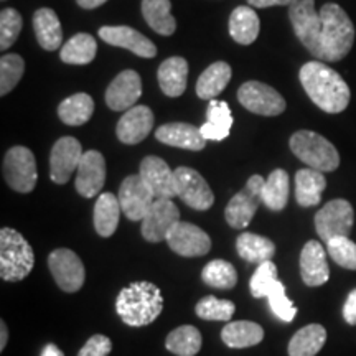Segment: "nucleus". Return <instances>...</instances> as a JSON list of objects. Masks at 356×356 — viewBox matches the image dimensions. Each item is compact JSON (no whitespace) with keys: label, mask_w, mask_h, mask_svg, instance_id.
Returning <instances> with one entry per match:
<instances>
[{"label":"nucleus","mask_w":356,"mask_h":356,"mask_svg":"<svg viewBox=\"0 0 356 356\" xmlns=\"http://www.w3.org/2000/svg\"><path fill=\"white\" fill-rule=\"evenodd\" d=\"M299 79L307 96L328 114L343 113L348 108L351 91L348 84L325 61H309L300 68Z\"/></svg>","instance_id":"obj_1"},{"label":"nucleus","mask_w":356,"mask_h":356,"mask_svg":"<svg viewBox=\"0 0 356 356\" xmlns=\"http://www.w3.org/2000/svg\"><path fill=\"white\" fill-rule=\"evenodd\" d=\"M322 32L315 58L325 63H335L348 55L355 43V25L338 3H325L320 8Z\"/></svg>","instance_id":"obj_2"},{"label":"nucleus","mask_w":356,"mask_h":356,"mask_svg":"<svg viewBox=\"0 0 356 356\" xmlns=\"http://www.w3.org/2000/svg\"><path fill=\"white\" fill-rule=\"evenodd\" d=\"M163 310V297L152 282L140 280L124 287L115 299V312L129 327H145Z\"/></svg>","instance_id":"obj_3"},{"label":"nucleus","mask_w":356,"mask_h":356,"mask_svg":"<svg viewBox=\"0 0 356 356\" xmlns=\"http://www.w3.org/2000/svg\"><path fill=\"white\" fill-rule=\"evenodd\" d=\"M35 266L33 249L19 231H0V277L7 282H20Z\"/></svg>","instance_id":"obj_4"},{"label":"nucleus","mask_w":356,"mask_h":356,"mask_svg":"<svg viewBox=\"0 0 356 356\" xmlns=\"http://www.w3.org/2000/svg\"><path fill=\"white\" fill-rule=\"evenodd\" d=\"M249 289H251V296L254 299L267 297L270 310L282 322H292L297 315L296 305L286 296V286L277 279V267L273 261L257 266L256 273L252 274L251 282H249Z\"/></svg>","instance_id":"obj_5"},{"label":"nucleus","mask_w":356,"mask_h":356,"mask_svg":"<svg viewBox=\"0 0 356 356\" xmlns=\"http://www.w3.org/2000/svg\"><path fill=\"white\" fill-rule=\"evenodd\" d=\"M289 145L292 154L314 170L333 172L340 165V154L335 145L314 131H297Z\"/></svg>","instance_id":"obj_6"},{"label":"nucleus","mask_w":356,"mask_h":356,"mask_svg":"<svg viewBox=\"0 0 356 356\" xmlns=\"http://www.w3.org/2000/svg\"><path fill=\"white\" fill-rule=\"evenodd\" d=\"M3 180L12 190L19 193H30L37 185V160L30 149L15 145L7 150L2 163Z\"/></svg>","instance_id":"obj_7"},{"label":"nucleus","mask_w":356,"mask_h":356,"mask_svg":"<svg viewBox=\"0 0 356 356\" xmlns=\"http://www.w3.org/2000/svg\"><path fill=\"white\" fill-rule=\"evenodd\" d=\"M266 180L261 175H252L244 185V188L229 200L225 210V218L228 225L234 229L248 228L254 218L257 208L262 203V188Z\"/></svg>","instance_id":"obj_8"},{"label":"nucleus","mask_w":356,"mask_h":356,"mask_svg":"<svg viewBox=\"0 0 356 356\" xmlns=\"http://www.w3.org/2000/svg\"><path fill=\"white\" fill-rule=\"evenodd\" d=\"M355 222V211L350 202L337 198L328 202L315 215V229L327 244L333 238H341L351 233Z\"/></svg>","instance_id":"obj_9"},{"label":"nucleus","mask_w":356,"mask_h":356,"mask_svg":"<svg viewBox=\"0 0 356 356\" xmlns=\"http://www.w3.org/2000/svg\"><path fill=\"white\" fill-rule=\"evenodd\" d=\"M238 101L249 113L273 118L286 111V99L270 88L269 84L261 81H246L238 89Z\"/></svg>","instance_id":"obj_10"},{"label":"nucleus","mask_w":356,"mask_h":356,"mask_svg":"<svg viewBox=\"0 0 356 356\" xmlns=\"http://www.w3.org/2000/svg\"><path fill=\"white\" fill-rule=\"evenodd\" d=\"M289 19L296 37L315 56L322 32V19L320 12L315 10V0H299L293 3L289 7Z\"/></svg>","instance_id":"obj_11"},{"label":"nucleus","mask_w":356,"mask_h":356,"mask_svg":"<svg viewBox=\"0 0 356 356\" xmlns=\"http://www.w3.org/2000/svg\"><path fill=\"white\" fill-rule=\"evenodd\" d=\"M48 267L61 291L71 293L83 287L86 270L79 256L71 249H55L48 257Z\"/></svg>","instance_id":"obj_12"},{"label":"nucleus","mask_w":356,"mask_h":356,"mask_svg":"<svg viewBox=\"0 0 356 356\" xmlns=\"http://www.w3.org/2000/svg\"><path fill=\"white\" fill-rule=\"evenodd\" d=\"M177 197L198 211L210 210L215 203V195L207 180L190 167H178L175 170Z\"/></svg>","instance_id":"obj_13"},{"label":"nucleus","mask_w":356,"mask_h":356,"mask_svg":"<svg viewBox=\"0 0 356 356\" xmlns=\"http://www.w3.org/2000/svg\"><path fill=\"white\" fill-rule=\"evenodd\" d=\"M119 203L126 218L131 221H142L152 208L155 198L154 191L147 186L140 175H129L124 178L119 188Z\"/></svg>","instance_id":"obj_14"},{"label":"nucleus","mask_w":356,"mask_h":356,"mask_svg":"<svg viewBox=\"0 0 356 356\" xmlns=\"http://www.w3.org/2000/svg\"><path fill=\"white\" fill-rule=\"evenodd\" d=\"M180 221V211L170 198H157L142 220V236L149 243L167 241L170 231Z\"/></svg>","instance_id":"obj_15"},{"label":"nucleus","mask_w":356,"mask_h":356,"mask_svg":"<svg viewBox=\"0 0 356 356\" xmlns=\"http://www.w3.org/2000/svg\"><path fill=\"white\" fill-rule=\"evenodd\" d=\"M83 159V147L74 137H61L50 154V178L58 185L68 184L73 172L78 170Z\"/></svg>","instance_id":"obj_16"},{"label":"nucleus","mask_w":356,"mask_h":356,"mask_svg":"<svg viewBox=\"0 0 356 356\" xmlns=\"http://www.w3.org/2000/svg\"><path fill=\"white\" fill-rule=\"evenodd\" d=\"M167 244L173 252L184 257H200L210 252L211 239L210 236L197 225L178 221L175 228L170 231Z\"/></svg>","instance_id":"obj_17"},{"label":"nucleus","mask_w":356,"mask_h":356,"mask_svg":"<svg viewBox=\"0 0 356 356\" xmlns=\"http://www.w3.org/2000/svg\"><path fill=\"white\" fill-rule=\"evenodd\" d=\"M142 96V79L134 70H126L113 79L106 91V104L113 111L132 109Z\"/></svg>","instance_id":"obj_18"},{"label":"nucleus","mask_w":356,"mask_h":356,"mask_svg":"<svg viewBox=\"0 0 356 356\" xmlns=\"http://www.w3.org/2000/svg\"><path fill=\"white\" fill-rule=\"evenodd\" d=\"M106 184V160L97 150H88L83 154L81 162L76 170L74 186L84 198H92L99 195Z\"/></svg>","instance_id":"obj_19"},{"label":"nucleus","mask_w":356,"mask_h":356,"mask_svg":"<svg viewBox=\"0 0 356 356\" xmlns=\"http://www.w3.org/2000/svg\"><path fill=\"white\" fill-rule=\"evenodd\" d=\"M139 175L147 186L154 191L155 198H173L177 197L175 170L168 167L163 159L149 155L142 160Z\"/></svg>","instance_id":"obj_20"},{"label":"nucleus","mask_w":356,"mask_h":356,"mask_svg":"<svg viewBox=\"0 0 356 356\" xmlns=\"http://www.w3.org/2000/svg\"><path fill=\"white\" fill-rule=\"evenodd\" d=\"M99 38L113 47L126 48L140 58H155L157 47L145 35H142L131 26H102L99 29Z\"/></svg>","instance_id":"obj_21"},{"label":"nucleus","mask_w":356,"mask_h":356,"mask_svg":"<svg viewBox=\"0 0 356 356\" xmlns=\"http://www.w3.org/2000/svg\"><path fill=\"white\" fill-rule=\"evenodd\" d=\"M154 127V114L147 106H134L124 113L119 119L115 134L118 139L126 145L139 144L152 132Z\"/></svg>","instance_id":"obj_22"},{"label":"nucleus","mask_w":356,"mask_h":356,"mask_svg":"<svg viewBox=\"0 0 356 356\" xmlns=\"http://www.w3.org/2000/svg\"><path fill=\"white\" fill-rule=\"evenodd\" d=\"M300 275L305 286L320 287L330 277L327 264V251L322 244L312 239L300 252Z\"/></svg>","instance_id":"obj_23"},{"label":"nucleus","mask_w":356,"mask_h":356,"mask_svg":"<svg viewBox=\"0 0 356 356\" xmlns=\"http://www.w3.org/2000/svg\"><path fill=\"white\" fill-rule=\"evenodd\" d=\"M155 139L165 145L186 150H203L207 145V139L203 137L202 129L186 122H170L165 126H160L155 131Z\"/></svg>","instance_id":"obj_24"},{"label":"nucleus","mask_w":356,"mask_h":356,"mask_svg":"<svg viewBox=\"0 0 356 356\" xmlns=\"http://www.w3.org/2000/svg\"><path fill=\"white\" fill-rule=\"evenodd\" d=\"M33 30L37 42L43 50L55 51L63 42V30H61L60 19L53 8L43 7L33 13Z\"/></svg>","instance_id":"obj_25"},{"label":"nucleus","mask_w":356,"mask_h":356,"mask_svg":"<svg viewBox=\"0 0 356 356\" xmlns=\"http://www.w3.org/2000/svg\"><path fill=\"white\" fill-rule=\"evenodd\" d=\"M157 79L162 92L168 97H178L185 92L188 81V63L185 58L172 56L159 66Z\"/></svg>","instance_id":"obj_26"},{"label":"nucleus","mask_w":356,"mask_h":356,"mask_svg":"<svg viewBox=\"0 0 356 356\" xmlns=\"http://www.w3.org/2000/svg\"><path fill=\"white\" fill-rule=\"evenodd\" d=\"M325 188H327V178L323 172L300 168L296 173V200L302 208L317 207Z\"/></svg>","instance_id":"obj_27"},{"label":"nucleus","mask_w":356,"mask_h":356,"mask_svg":"<svg viewBox=\"0 0 356 356\" xmlns=\"http://www.w3.org/2000/svg\"><path fill=\"white\" fill-rule=\"evenodd\" d=\"M261 32V20L252 7H236L229 17V35L236 43L251 44Z\"/></svg>","instance_id":"obj_28"},{"label":"nucleus","mask_w":356,"mask_h":356,"mask_svg":"<svg viewBox=\"0 0 356 356\" xmlns=\"http://www.w3.org/2000/svg\"><path fill=\"white\" fill-rule=\"evenodd\" d=\"M233 76V70L226 61H216L203 71L197 81V95L202 99H216Z\"/></svg>","instance_id":"obj_29"},{"label":"nucleus","mask_w":356,"mask_h":356,"mask_svg":"<svg viewBox=\"0 0 356 356\" xmlns=\"http://www.w3.org/2000/svg\"><path fill=\"white\" fill-rule=\"evenodd\" d=\"M121 203L113 193H101L95 204V229L101 238H109L115 233L121 218Z\"/></svg>","instance_id":"obj_30"},{"label":"nucleus","mask_w":356,"mask_h":356,"mask_svg":"<svg viewBox=\"0 0 356 356\" xmlns=\"http://www.w3.org/2000/svg\"><path fill=\"white\" fill-rule=\"evenodd\" d=\"M142 17L159 35L170 37L175 33L177 22L172 15L170 0H142Z\"/></svg>","instance_id":"obj_31"},{"label":"nucleus","mask_w":356,"mask_h":356,"mask_svg":"<svg viewBox=\"0 0 356 356\" xmlns=\"http://www.w3.org/2000/svg\"><path fill=\"white\" fill-rule=\"evenodd\" d=\"M262 338H264V330L261 325L249 322V320L229 322L221 330V340L229 348H249V346L261 343Z\"/></svg>","instance_id":"obj_32"},{"label":"nucleus","mask_w":356,"mask_h":356,"mask_svg":"<svg viewBox=\"0 0 356 356\" xmlns=\"http://www.w3.org/2000/svg\"><path fill=\"white\" fill-rule=\"evenodd\" d=\"M236 249L239 257L251 264H264L267 261H273L275 254V244L264 236L254 233H243L236 239Z\"/></svg>","instance_id":"obj_33"},{"label":"nucleus","mask_w":356,"mask_h":356,"mask_svg":"<svg viewBox=\"0 0 356 356\" xmlns=\"http://www.w3.org/2000/svg\"><path fill=\"white\" fill-rule=\"evenodd\" d=\"M92 113H95V101L86 92L66 97L58 106V115L66 126H83L92 118Z\"/></svg>","instance_id":"obj_34"},{"label":"nucleus","mask_w":356,"mask_h":356,"mask_svg":"<svg viewBox=\"0 0 356 356\" xmlns=\"http://www.w3.org/2000/svg\"><path fill=\"white\" fill-rule=\"evenodd\" d=\"M327 341V330L318 323L307 325L292 337L289 356H315Z\"/></svg>","instance_id":"obj_35"},{"label":"nucleus","mask_w":356,"mask_h":356,"mask_svg":"<svg viewBox=\"0 0 356 356\" xmlns=\"http://www.w3.org/2000/svg\"><path fill=\"white\" fill-rule=\"evenodd\" d=\"M96 38L89 33H76L61 47L60 58L66 65H88L96 58Z\"/></svg>","instance_id":"obj_36"},{"label":"nucleus","mask_w":356,"mask_h":356,"mask_svg":"<svg viewBox=\"0 0 356 356\" xmlns=\"http://www.w3.org/2000/svg\"><path fill=\"white\" fill-rule=\"evenodd\" d=\"M289 191H291V184H289L287 172L277 168L267 177L264 188H262V203L269 210L282 211L287 207Z\"/></svg>","instance_id":"obj_37"},{"label":"nucleus","mask_w":356,"mask_h":356,"mask_svg":"<svg viewBox=\"0 0 356 356\" xmlns=\"http://www.w3.org/2000/svg\"><path fill=\"white\" fill-rule=\"evenodd\" d=\"M165 346L177 356H195L202 350V333L193 325H184L168 333Z\"/></svg>","instance_id":"obj_38"},{"label":"nucleus","mask_w":356,"mask_h":356,"mask_svg":"<svg viewBox=\"0 0 356 356\" xmlns=\"http://www.w3.org/2000/svg\"><path fill=\"white\" fill-rule=\"evenodd\" d=\"M202 279L207 286L221 291H229L238 284V273L228 261L215 259L203 267Z\"/></svg>","instance_id":"obj_39"},{"label":"nucleus","mask_w":356,"mask_h":356,"mask_svg":"<svg viewBox=\"0 0 356 356\" xmlns=\"http://www.w3.org/2000/svg\"><path fill=\"white\" fill-rule=\"evenodd\" d=\"M25 73V61L20 55L7 53L0 60V95L6 96L13 91Z\"/></svg>","instance_id":"obj_40"},{"label":"nucleus","mask_w":356,"mask_h":356,"mask_svg":"<svg viewBox=\"0 0 356 356\" xmlns=\"http://www.w3.org/2000/svg\"><path fill=\"white\" fill-rule=\"evenodd\" d=\"M236 307L231 300L218 299L215 296H207L195 307V312L203 320H218V322H228L234 315Z\"/></svg>","instance_id":"obj_41"},{"label":"nucleus","mask_w":356,"mask_h":356,"mask_svg":"<svg viewBox=\"0 0 356 356\" xmlns=\"http://www.w3.org/2000/svg\"><path fill=\"white\" fill-rule=\"evenodd\" d=\"M327 252L340 267L356 270V243L351 241L348 236L330 239L327 243Z\"/></svg>","instance_id":"obj_42"},{"label":"nucleus","mask_w":356,"mask_h":356,"mask_svg":"<svg viewBox=\"0 0 356 356\" xmlns=\"http://www.w3.org/2000/svg\"><path fill=\"white\" fill-rule=\"evenodd\" d=\"M22 25L24 22L15 8H3L0 13V48L2 51H7L17 42Z\"/></svg>","instance_id":"obj_43"},{"label":"nucleus","mask_w":356,"mask_h":356,"mask_svg":"<svg viewBox=\"0 0 356 356\" xmlns=\"http://www.w3.org/2000/svg\"><path fill=\"white\" fill-rule=\"evenodd\" d=\"M207 122L225 129V131H231V126H233V114H231L228 102L225 101L211 99L207 109Z\"/></svg>","instance_id":"obj_44"},{"label":"nucleus","mask_w":356,"mask_h":356,"mask_svg":"<svg viewBox=\"0 0 356 356\" xmlns=\"http://www.w3.org/2000/svg\"><path fill=\"white\" fill-rule=\"evenodd\" d=\"M111 351H113V341L108 337L92 335L79 350L78 356H108Z\"/></svg>","instance_id":"obj_45"},{"label":"nucleus","mask_w":356,"mask_h":356,"mask_svg":"<svg viewBox=\"0 0 356 356\" xmlns=\"http://www.w3.org/2000/svg\"><path fill=\"white\" fill-rule=\"evenodd\" d=\"M202 134L207 140H225L226 137L229 136V131H225V129L213 126L210 122H204L202 127Z\"/></svg>","instance_id":"obj_46"},{"label":"nucleus","mask_w":356,"mask_h":356,"mask_svg":"<svg viewBox=\"0 0 356 356\" xmlns=\"http://www.w3.org/2000/svg\"><path fill=\"white\" fill-rule=\"evenodd\" d=\"M343 317L346 320V323L350 325H356V289L351 291L346 297V302L343 305Z\"/></svg>","instance_id":"obj_47"},{"label":"nucleus","mask_w":356,"mask_h":356,"mask_svg":"<svg viewBox=\"0 0 356 356\" xmlns=\"http://www.w3.org/2000/svg\"><path fill=\"white\" fill-rule=\"evenodd\" d=\"M299 0H248V3L254 8H267V7H274V6H287L291 7Z\"/></svg>","instance_id":"obj_48"},{"label":"nucleus","mask_w":356,"mask_h":356,"mask_svg":"<svg viewBox=\"0 0 356 356\" xmlns=\"http://www.w3.org/2000/svg\"><path fill=\"white\" fill-rule=\"evenodd\" d=\"M108 0H76V3L84 10H92V8L101 7L102 3H106Z\"/></svg>","instance_id":"obj_49"},{"label":"nucleus","mask_w":356,"mask_h":356,"mask_svg":"<svg viewBox=\"0 0 356 356\" xmlns=\"http://www.w3.org/2000/svg\"><path fill=\"white\" fill-rule=\"evenodd\" d=\"M42 356H65V353H63V351H61L60 348H58L56 345L48 343V345L43 348Z\"/></svg>","instance_id":"obj_50"},{"label":"nucleus","mask_w":356,"mask_h":356,"mask_svg":"<svg viewBox=\"0 0 356 356\" xmlns=\"http://www.w3.org/2000/svg\"><path fill=\"white\" fill-rule=\"evenodd\" d=\"M7 340H8V332H7V325L6 322H0V351L6 350V345H7Z\"/></svg>","instance_id":"obj_51"}]
</instances>
